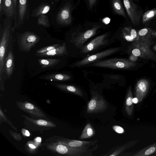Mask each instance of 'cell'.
I'll return each mask as SVG.
<instances>
[{
    "instance_id": "cell-1",
    "label": "cell",
    "mask_w": 156,
    "mask_h": 156,
    "mask_svg": "<svg viewBox=\"0 0 156 156\" xmlns=\"http://www.w3.org/2000/svg\"><path fill=\"white\" fill-rule=\"evenodd\" d=\"M101 26L95 25L87 30L76 31L72 32L69 41L73 49L74 55L76 58L80 51L87 44V41L94 36L100 28Z\"/></svg>"
},
{
    "instance_id": "cell-2",
    "label": "cell",
    "mask_w": 156,
    "mask_h": 156,
    "mask_svg": "<svg viewBox=\"0 0 156 156\" xmlns=\"http://www.w3.org/2000/svg\"><path fill=\"white\" fill-rule=\"evenodd\" d=\"M115 39L114 37H110L108 33L98 36L87 43L79 52L76 58H83L88 56L94 51L109 45Z\"/></svg>"
},
{
    "instance_id": "cell-3",
    "label": "cell",
    "mask_w": 156,
    "mask_h": 156,
    "mask_svg": "<svg viewBox=\"0 0 156 156\" xmlns=\"http://www.w3.org/2000/svg\"><path fill=\"white\" fill-rule=\"evenodd\" d=\"M136 65V63L126 59L114 58L102 59L88 66L116 69H126L133 67Z\"/></svg>"
},
{
    "instance_id": "cell-4",
    "label": "cell",
    "mask_w": 156,
    "mask_h": 156,
    "mask_svg": "<svg viewBox=\"0 0 156 156\" xmlns=\"http://www.w3.org/2000/svg\"><path fill=\"white\" fill-rule=\"evenodd\" d=\"M122 47L111 48L97 53L91 54L72 64L71 67H80L87 66L92 63L101 60L108 56L120 51Z\"/></svg>"
},
{
    "instance_id": "cell-5",
    "label": "cell",
    "mask_w": 156,
    "mask_h": 156,
    "mask_svg": "<svg viewBox=\"0 0 156 156\" xmlns=\"http://www.w3.org/2000/svg\"><path fill=\"white\" fill-rule=\"evenodd\" d=\"M127 14L132 23L139 24L142 16V11L132 0H123Z\"/></svg>"
},
{
    "instance_id": "cell-6",
    "label": "cell",
    "mask_w": 156,
    "mask_h": 156,
    "mask_svg": "<svg viewBox=\"0 0 156 156\" xmlns=\"http://www.w3.org/2000/svg\"><path fill=\"white\" fill-rule=\"evenodd\" d=\"M107 103L100 95L96 93L88 102L87 107L88 113H96L104 111L107 108Z\"/></svg>"
},
{
    "instance_id": "cell-7",
    "label": "cell",
    "mask_w": 156,
    "mask_h": 156,
    "mask_svg": "<svg viewBox=\"0 0 156 156\" xmlns=\"http://www.w3.org/2000/svg\"><path fill=\"white\" fill-rule=\"evenodd\" d=\"M11 30V25L4 27L0 41V77L2 73L4 67L5 57L7 47L9 41Z\"/></svg>"
},
{
    "instance_id": "cell-8",
    "label": "cell",
    "mask_w": 156,
    "mask_h": 156,
    "mask_svg": "<svg viewBox=\"0 0 156 156\" xmlns=\"http://www.w3.org/2000/svg\"><path fill=\"white\" fill-rule=\"evenodd\" d=\"M39 41V37L36 35L30 32L23 33L20 39V48L24 51H29Z\"/></svg>"
},
{
    "instance_id": "cell-9",
    "label": "cell",
    "mask_w": 156,
    "mask_h": 156,
    "mask_svg": "<svg viewBox=\"0 0 156 156\" xmlns=\"http://www.w3.org/2000/svg\"><path fill=\"white\" fill-rule=\"evenodd\" d=\"M132 55L144 59L156 61V55L150 49V47L141 45H132Z\"/></svg>"
},
{
    "instance_id": "cell-10",
    "label": "cell",
    "mask_w": 156,
    "mask_h": 156,
    "mask_svg": "<svg viewBox=\"0 0 156 156\" xmlns=\"http://www.w3.org/2000/svg\"><path fill=\"white\" fill-rule=\"evenodd\" d=\"M153 30L150 28L146 27L138 31V40L136 43L131 44L132 45H141L150 47L154 43L153 41L154 37L152 35Z\"/></svg>"
},
{
    "instance_id": "cell-11",
    "label": "cell",
    "mask_w": 156,
    "mask_h": 156,
    "mask_svg": "<svg viewBox=\"0 0 156 156\" xmlns=\"http://www.w3.org/2000/svg\"><path fill=\"white\" fill-rule=\"evenodd\" d=\"M71 6L66 4L62 8L58 13L56 20L58 24L63 25H68L72 22L71 14Z\"/></svg>"
},
{
    "instance_id": "cell-12",
    "label": "cell",
    "mask_w": 156,
    "mask_h": 156,
    "mask_svg": "<svg viewBox=\"0 0 156 156\" xmlns=\"http://www.w3.org/2000/svg\"><path fill=\"white\" fill-rule=\"evenodd\" d=\"M149 87L148 81L146 79L140 80L135 87L134 95L140 103L144 99L148 93Z\"/></svg>"
},
{
    "instance_id": "cell-13",
    "label": "cell",
    "mask_w": 156,
    "mask_h": 156,
    "mask_svg": "<svg viewBox=\"0 0 156 156\" xmlns=\"http://www.w3.org/2000/svg\"><path fill=\"white\" fill-rule=\"evenodd\" d=\"M68 53L66 44L63 43L61 46L44 53L37 54L36 55L42 57L62 56Z\"/></svg>"
},
{
    "instance_id": "cell-14",
    "label": "cell",
    "mask_w": 156,
    "mask_h": 156,
    "mask_svg": "<svg viewBox=\"0 0 156 156\" xmlns=\"http://www.w3.org/2000/svg\"><path fill=\"white\" fill-rule=\"evenodd\" d=\"M133 98L131 87L130 86L127 90L125 103V111L129 116L131 115L133 113L134 109Z\"/></svg>"
},
{
    "instance_id": "cell-15",
    "label": "cell",
    "mask_w": 156,
    "mask_h": 156,
    "mask_svg": "<svg viewBox=\"0 0 156 156\" xmlns=\"http://www.w3.org/2000/svg\"><path fill=\"white\" fill-rule=\"evenodd\" d=\"M156 153V142L147 146L139 151L131 154L133 156H151Z\"/></svg>"
},
{
    "instance_id": "cell-16",
    "label": "cell",
    "mask_w": 156,
    "mask_h": 156,
    "mask_svg": "<svg viewBox=\"0 0 156 156\" xmlns=\"http://www.w3.org/2000/svg\"><path fill=\"white\" fill-rule=\"evenodd\" d=\"M27 9V0H19L18 26H20L24 20Z\"/></svg>"
},
{
    "instance_id": "cell-17",
    "label": "cell",
    "mask_w": 156,
    "mask_h": 156,
    "mask_svg": "<svg viewBox=\"0 0 156 156\" xmlns=\"http://www.w3.org/2000/svg\"><path fill=\"white\" fill-rule=\"evenodd\" d=\"M97 140L92 141H85L77 140H69L65 141L64 144L65 145L74 147H78L87 146L94 145L97 142Z\"/></svg>"
},
{
    "instance_id": "cell-18",
    "label": "cell",
    "mask_w": 156,
    "mask_h": 156,
    "mask_svg": "<svg viewBox=\"0 0 156 156\" xmlns=\"http://www.w3.org/2000/svg\"><path fill=\"white\" fill-rule=\"evenodd\" d=\"M14 9L13 0H3L2 9L8 17L13 15Z\"/></svg>"
},
{
    "instance_id": "cell-19",
    "label": "cell",
    "mask_w": 156,
    "mask_h": 156,
    "mask_svg": "<svg viewBox=\"0 0 156 156\" xmlns=\"http://www.w3.org/2000/svg\"><path fill=\"white\" fill-rule=\"evenodd\" d=\"M50 9L49 5L47 3L41 4L33 10L31 16L35 17H39L41 15L47 13Z\"/></svg>"
},
{
    "instance_id": "cell-20",
    "label": "cell",
    "mask_w": 156,
    "mask_h": 156,
    "mask_svg": "<svg viewBox=\"0 0 156 156\" xmlns=\"http://www.w3.org/2000/svg\"><path fill=\"white\" fill-rule=\"evenodd\" d=\"M95 131L91 124L88 122L84 128L79 138L85 139L93 137L95 134Z\"/></svg>"
},
{
    "instance_id": "cell-21",
    "label": "cell",
    "mask_w": 156,
    "mask_h": 156,
    "mask_svg": "<svg viewBox=\"0 0 156 156\" xmlns=\"http://www.w3.org/2000/svg\"><path fill=\"white\" fill-rule=\"evenodd\" d=\"M5 69L7 75L9 77L11 75L13 70V58L12 53L9 51L5 59Z\"/></svg>"
},
{
    "instance_id": "cell-22",
    "label": "cell",
    "mask_w": 156,
    "mask_h": 156,
    "mask_svg": "<svg viewBox=\"0 0 156 156\" xmlns=\"http://www.w3.org/2000/svg\"><path fill=\"white\" fill-rule=\"evenodd\" d=\"M57 86L62 89L69 92L78 96H82L83 95L82 90L76 87L65 84H58Z\"/></svg>"
},
{
    "instance_id": "cell-23",
    "label": "cell",
    "mask_w": 156,
    "mask_h": 156,
    "mask_svg": "<svg viewBox=\"0 0 156 156\" xmlns=\"http://www.w3.org/2000/svg\"><path fill=\"white\" fill-rule=\"evenodd\" d=\"M139 141V139H136L135 140L129 142L126 144L119 147L117 149L111 154L109 155L110 156H117L121 153L124 151L125 150L132 147L135 145Z\"/></svg>"
},
{
    "instance_id": "cell-24",
    "label": "cell",
    "mask_w": 156,
    "mask_h": 156,
    "mask_svg": "<svg viewBox=\"0 0 156 156\" xmlns=\"http://www.w3.org/2000/svg\"><path fill=\"white\" fill-rule=\"evenodd\" d=\"M112 5L115 13L126 18V16L120 0H112Z\"/></svg>"
},
{
    "instance_id": "cell-25",
    "label": "cell",
    "mask_w": 156,
    "mask_h": 156,
    "mask_svg": "<svg viewBox=\"0 0 156 156\" xmlns=\"http://www.w3.org/2000/svg\"><path fill=\"white\" fill-rule=\"evenodd\" d=\"M60 60V59L52 58L40 59L38 62L42 68H44L53 66L58 64Z\"/></svg>"
},
{
    "instance_id": "cell-26",
    "label": "cell",
    "mask_w": 156,
    "mask_h": 156,
    "mask_svg": "<svg viewBox=\"0 0 156 156\" xmlns=\"http://www.w3.org/2000/svg\"><path fill=\"white\" fill-rule=\"evenodd\" d=\"M44 78L46 80H50L66 81L70 79L71 77L67 74H57L48 75Z\"/></svg>"
},
{
    "instance_id": "cell-27",
    "label": "cell",
    "mask_w": 156,
    "mask_h": 156,
    "mask_svg": "<svg viewBox=\"0 0 156 156\" xmlns=\"http://www.w3.org/2000/svg\"><path fill=\"white\" fill-rule=\"evenodd\" d=\"M156 16V8L146 12L142 15V22L145 23Z\"/></svg>"
},
{
    "instance_id": "cell-28",
    "label": "cell",
    "mask_w": 156,
    "mask_h": 156,
    "mask_svg": "<svg viewBox=\"0 0 156 156\" xmlns=\"http://www.w3.org/2000/svg\"><path fill=\"white\" fill-rule=\"evenodd\" d=\"M38 17L37 22L39 25H42L45 27H49V20L47 16L43 14Z\"/></svg>"
},
{
    "instance_id": "cell-29",
    "label": "cell",
    "mask_w": 156,
    "mask_h": 156,
    "mask_svg": "<svg viewBox=\"0 0 156 156\" xmlns=\"http://www.w3.org/2000/svg\"><path fill=\"white\" fill-rule=\"evenodd\" d=\"M62 45L60 44H56L51 45L48 46L44 47L38 50L37 51V54H40L47 52L50 50H53Z\"/></svg>"
},
{
    "instance_id": "cell-30",
    "label": "cell",
    "mask_w": 156,
    "mask_h": 156,
    "mask_svg": "<svg viewBox=\"0 0 156 156\" xmlns=\"http://www.w3.org/2000/svg\"><path fill=\"white\" fill-rule=\"evenodd\" d=\"M67 147L66 145L59 144L57 145L56 150L58 153L62 154H66L67 153Z\"/></svg>"
},
{
    "instance_id": "cell-31",
    "label": "cell",
    "mask_w": 156,
    "mask_h": 156,
    "mask_svg": "<svg viewBox=\"0 0 156 156\" xmlns=\"http://www.w3.org/2000/svg\"><path fill=\"white\" fill-rule=\"evenodd\" d=\"M113 129L116 133H122L124 132V130L122 128L118 126H114L113 127Z\"/></svg>"
},
{
    "instance_id": "cell-32",
    "label": "cell",
    "mask_w": 156,
    "mask_h": 156,
    "mask_svg": "<svg viewBox=\"0 0 156 156\" xmlns=\"http://www.w3.org/2000/svg\"><path fill=\"white\" fill-rule=\"evenodd\" d=\"M37 123L41 126H45L48 124V122L44 120L40 119L37 121Z\"/></svg>"
},
{
    "instance_id": "cell-33",
    "label": "cell",
    "mask_w": 156,
    "mask_h": 156,
    "mask_svg": "<svg viewBox=\"0 0 156 156\" xmlns=\"http://www.w3.org/2000/svg\"><path fill=\"white\" fill-rule=\"evenodd\" d=\"M96 0H88L89 6L90 8H92L93 6L95 5Z\"/></svg>"
},
{
    "instance_id": "cell-34",
    "label": "cell",
    "mask_w": 156,
    "mask_h": 156,
    "mask_svg": "<svg viewBox=\"0 0 156 156\" xmlns=\"http://www.w3.org/2000/svg\"><path fill=\"white\" fill-rule=\"evenodd\" d=\"M25 107L29 109H33L34 108V105L30 103H26L25 105Z\"/></svg>"
},
{
    "instance_id": "cell-35",
    "label": "cell",
    "mask_w": 156,
    "mask_h": 156,
    "mask_svg": "<svg viewBox=\"0 0 156 156\" xmlns=\"http://www.w3.org/2000/svg\"><path fill=\"white\" fill-rule=\"evenodd\" d=\"M3 0H0V12L1 13L2 9Z\"/></svg>"
},
{
    "instance_id": "cell-36",
    "label": "cell",
    "mask_w": 156,
    "mask_h": 156,
    "mask_svg": "<svg viewBox=\"0 0 156 156\" xmlns=\"http://www.w3.org/2000/svg\"><path fill=\"white\" fill-rule=\"evenodd\" d=\"M152 35L153 37H156V31L153 30Z\"/></svg>"
},
{
    "instance_id": "cell-37",
    "label": "cell",
    "mask_w": 156,
    "mask_h": 156,
    "mask_svg": "<svg viewBox=\"0 0 156 156\" xmlns=\"http://www.w3.org/2000/svg\"><path fill=\"white\" fill-rule=\"evenodd\" d=\"M104 20H105L104 22H107V23H108L110 21V19L108 18H105Z\"/></svg>"
},
{
    "instance_id": "cell-38",
    "label": "cell",
    "mask_w": 156,
    "mask_h": 156,
    "mask_svg": "<svg viewBox=\"0 0 156 156\" xmlns=\"http://www.w3.org/2000/svg\"><path fill=\"white\" fill-rule=\"evenodd\" d=\"M133 103H136L138 102V100L137 98H133Z\"/></svg>"
},
{
    "instance_id": "cell-39",
    "label": "cell",
    "mask_w": 156,
    "mask_h": 156,
    "mask_svg": "<svg viewBox=\"0 0 156 156\" xmlns=\"http://www.w3.org/2000/svg\"><path fill=\"white\" fill-rule=\"evenodd\" d=\"M15 8H16L17 4V0H13Z\"/></svg>"
},
{
    "instance_id": "cell-40",
    "label": "cell",
    "mask_w": 156,
    "mask_h": 156,
    "mask_svg": "<svg viewBox=\"0 0 156 156\" xmlns=\"http://www.w3.org/2000/svg\"><path fill=\"white\" fill-rule=\"evenodd\" d=\"M25 134L26 136H29L30 135V133L28 130L26 131Z\"/></svg>"
},
{
    "instance_id": "cell-41",
    "label": "cell",
    "mask_w": 156,
    "mask_h": 156,
    "mask_svg": "<svg viewBox=\"0 0 156 156\" xmlns=\"http://www.w3.org/2000/svg\"><path fill=\"white\" fill-rule=\"evenodd\" d=\"M29 146L31 148H36V147L32 144H29Z\"/></svg>"
},
{
    "instance_id": "cell-42",
    "label": "cell",
    "mask_w": 156,
    "mask_h": 156,
    "mask_svg": "<svg viewBox=\"0 0 156 156\" xmlns=\"http://www.w3.org/2000/svg\"><path fill=\"white\" fill-rule=\"evenodd\" d=\"M36 140V141L38 142H40L41 141V138L40 137H37Z\"/></svg>"
},
{
    "instance_id": "cell-43",
    "label": "cell",
    "mask_w": 156,
    "mask_h": 156,
    "mask_svg": "<svg viewBox=\"0 0 156 156\" xmlns=\"http://www.w3.org/2000/svg\"><path fill=\"white\" fill-rule=\"evenodd\" d=\"M151 156H156V153L152 154Z\"/></svg>"
},
{
    "instance_id": "cell-44",
    "label": "cell",
    "mask_w": 156,
    "mask_h": 156,
    "mask_svg": "<svg viewBox=\"0 0 156 156\" xmlns=\"http://www.w3.org/2000/svg\"><path fill=\"white\" fill-rule=\"evenodd\" d=\"M51 0L58 1V0Z\"/></svg>"
}]
</instances>
